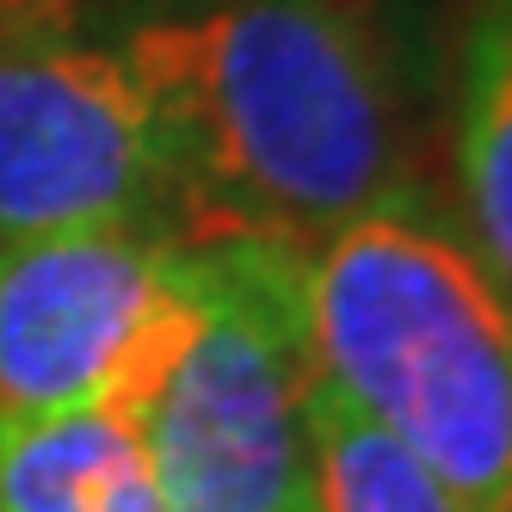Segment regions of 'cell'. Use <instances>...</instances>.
Instances as JSON below:
<instances>
[{"instance_id":"obj_1","label":"cell","mask_w":512,"mask_h":512,"mask_svg":"<svg viewBox=\"0 0 512 512\" xmlns=\"http://www.w3.org/2000/svg\"><path fill=\"white\" fill-rule=\"evenodd\" d=\"M149 99L161 229L186 253L315 241L414 186L383 0H173L118 38Z\"/></svg>"},{"instance_id":"obj_2","label":"cell","mask_w":512,"mask_h":512,"mask_svg":"<svg viewBox=\"0 0 512 512\" xmlns=\"http://www.w3.org/2000/svg\"><path fill=\"white\" fill-rule=\"evenodd\" d=\"M297 303L327 389L463 512H512V297L420 179L303 253Z\"/></svg>"},{"instance_id":"obj_3","label":"cell","mask_w":512,"mask_h":512,"mask_svg":"<svg viewBox=\"0 0 512 512\" xmlns=\"http://www.w3.org/2000/svg\"><path fill=\"white\" fill-rule=\"evenodd\" d=\"M198 260L204 321L136 420L161 500L167 512H303L315 500V358L297 303L303 260L266 247Z\"/></svg>"},{"instance_id":"obj_4","label":"cell","mask_w":512,"mask_h":512,"mask_svg":"<svg viewBox=\"0 0 512 512\" xmlns=\"http://www.w3.org/2000/svg\"><path fill=\"white\" fill-rule=\"evenodd\" d=\"M204 321V260L161 223L0 247V420L112 408L142 420Z\"/></svg>"},{"instance_id":"obj_5","label":"cell","mask_w":512,"mask_h":512,"mask_svg":"<svg viewBox=\"0 0 512 512\" xmlns=\"http://www.w3.org/2000/svg\"><path fill=\"white\" fill-rule=\"evenodd\" d=\"M161 223L149 99L118 44L68 25L0 31V247Z\"/></svg>"},{"instance_id":"obj_6","label":"cell","mask_w":512,"mask_h":512,"mask_svg":"<svg viewBox=\"0 0 512 512\" xmlns=\"http://www.w3.org/2000/svg\"><path fill=\"white\" fill-rule=\"evenodd\" d=\"M0 512H167L142 426L112 408L0 420Z\"/></svg>"},{"instance_id":"obj_7","label":"cell","mask_w":512,"mask_h":512,"mask_svg":"<svg viewBox=\"0 0 512 512\" xmlns=\"http://www.w3.org/2000/svg\"><path fill=\"white\" fill-rule=\"evenodd\" d=\"M463 229L512 297V0H469L457 62Z\"/></svg>"},{"instance_id":"obj_8","label":"cell","mask_w":512,"mask_h":512,"mask_svg":"<svg viewBox=\"0 0 512 512\" xmlns=\"http://www.w3.org/2000/svg\"><path fill=\"white\" fill-rule=\"evenodd\" d=\"M309 451H315V512H463V500L401 438H389L321 377L309 395Z\"/></svg>"},{"instance_id":"obj_9","label":"cell","mask_w":512,"mask_h":512,"mask_svg":"<svg viewBox=\"0 0 512 512\" xmlns=\"http://www.w3.org/2000/svg\"><path fill=\"white\" fill-rule=\"evenodd\" d=\"M81 0H0V31L13 25H62Z\"/></svg>"},{"instance_id":"obj_10","label":"cell","mask_w":512,"mask_h":512,"mask_svg":"<svg viewBox=\"0 0 512 512\" xmlns=\"http://www.w3.org/2000/svg\"><path fill=\"white\" fill-rule=\"evenodd\" d=\"M303 512H315V500H309V506H303Z\"/></svg>"}]
</instances>
